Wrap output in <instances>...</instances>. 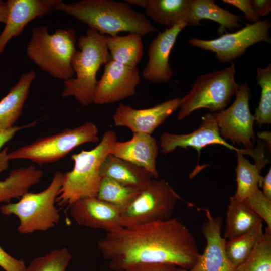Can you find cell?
I'll list each match as a JSON object with an SVG mask.
<instances>
[{"label": "cell", "mask_w": 271, "mask_h": 271, "mask_svg": "<svg viewBox=\"0 0 271 271\" xmlns=\"http://www.w3.org/2000/svg\"><path fill=\"white\" fill-rule=\"evenodd\" d=\"M97 246L114 271L144 263H168L189 270L200 255L193 235L176 218L107 232Z\"/></svg>", "instance_id": "1"}, {"label": "cell", "mask_w": 271, "mask_h": 271, "mask_svg": "<svg viewBox=\"0 0 271 271\" xmlns=\"http://www.w3.org/2000/svg\"><path fill=\"white\" fill-rule=\"evenodd\" d=\"M54 9L74 17L104 35L114 36L125 32L143 37L157 31L145 14L125 2L81 0L66 4L59 0Z\"/></svg>", "instance_id": "2"}, {"label": "cell", "mask_w": 271, "mask_h": 271, "mask_svg": "<svg viewBox=\"0 0 271 271\" xmlns=\"http://www.w3.org/2000/svg\"><path fill=\"white\" fill-rule=\"evenodd\" d=\"M106 38L91 28L78 38L79 50L75 52L71 61L76 77L64 81L62 97L73 96L84 106L93 103L97 72L111 59Z\"/></svg>", "instance_id": "3"}, {"label": "cell", "mask_w": 271, "mask_h": 271, "mask_svg": "<svg viewBox=\"0 0 271 271\" xmlns=\"http://www.w3.org/2000/svg\"><path fill=\"white\" fill-rule=\"evenodd\" d=\"M116 141V133L108 130L93 149L82 150L71 156L73 168L63 173V182L56 202L69 207L79 200L97 197L102 179L101 164Z\"/></svg>", "instance_id": "4"}, {"label": "cell", "mask_w": 271, "mask_h": 271, "mask_svg": "<svg viewBox=\"0 0 271 271\" xmlns=\"http://www.w3.org/2000/svg\"><path fill=\"white\" fill-rule=\"evenodd\" d=\"M47 26L32 30L26 54L42 71L64 81L73 78L72 57L76 51V32L73 28L57 29L49 34Z\"/></svg>", "instance_id": "5"}, {"label": "cell", "mask_w": 271, "mask_h": 271, "mask_svg": "<svg viewBox=\"0 0 271 271\" xmlns=\"http://www.w3.org/2000/svg\"><path fill=\"white\" fill-rule=\"evenodd\" d=\"M63 179V173L59 171L56 172L45 189L37 193L27 192L18 202L2 205L1 212L18 217L19 224L17 229L22 234L46 231L54 227L60 218L55 202L60 194Z\"/></svg>", "instance_id": "6"}, {"label": "cell", "mask_w": 271, "mask_h": 271, "mask_svg": "<svg viewBox=\"0 0 271 271\" xmlns=\"http://www.w3.org/2000/svg\"><path fill=\"white\" fill-rule=\"evenodd\" d=\"M235 74V66L232 62L223 70L199 76L188 93L180 98L178 119L182 120L200 108H207L211 112L223 110L239 87Z\"/></svg>", "instance_id": "7"}, {"label": "cell", "mask_w": 271, "mask_h": 271, "mask_svg": "<svg viewBox=\"0 0 271 271\" xmlns=\"http://www.w3.org/2000/svg\"><path fill=\"white\" fill-rule=\"evenodd\" d=\"M98 133V128L94 123L86 122L19 147L9 152L7 159L9 161L29 160L40 165L54 162L80 145L97 142Z\"/></svg>", "instance_id": "8"}, {"label": "cell", "mask_w": 271, "mask_h": 271, "mask_svg": "<svg viewBox=\"0 0 271 271\" xmlns=\"http://www.w3.org/2000/svg\"><path fill=\"white\" fill-rule=\"evenodd\" d=\"M181 199L165 180L153 178L121 210L120 225L128 227L169 219Z\"/></svg>", "instance_id": "9"}, {"label": "cell", "mask_w": 271, "mask_h": 271, "mask_svg": "<svg viewBox=\"0 0 271 271\" xmlns=\"http://www.w3.org/2000/svg\"><path fill=\"white\" fill-rule=\"evenodd\" d=\"M270 27L269 20H260L214 39L206 40L193 38L190 39L188 43L193 47L214 53L220 62H232L242 56L251 46L261 42L270 43Z\"/></svg>", "instance_id": "10"}, {"label": "cell", "mask_w": 271, "mask_h": 271, "mask_svg": "<svg viewBox=\"0 0 271 271\" xmlns=\"http://www.w3.org/2000/svg\"><path fill=\"white\" fill-rule=\"evenodd\" d=\"M236 97L226 109L214 113L219 132L224 140L252 149L255 142L254 118L250 112V90L246 83L239 85Z\"/></svg>", "instance_id": "11"}, {"label": "cell", "mask_w": 271, "mask_h": 271, "mask_svg": "<svg viewBox=\"0 0 271 271\" xmlns=\"http://www.w3.org/2000/svg\"><path fill=\"white\" fill-rule=\"evenodd\" d=\"M140 79L137 67L126 66L111 59L104 65L102 75L97 81L93 103H113L133 96Z\"/></svg>", "instance_id": "12"}, {"label": "cell", "mask_w": 271, "mask_h": 271, "mask_svg": "<svg viewBox=\"0 0 271 271\" xmlns=\"http://www.w3.org/2000/svg\"><path fill=\"white\" fill-rule=\"evenodd\" d=\"M220 145L226 148L246 154L254 158L256 154V149H238L229 144L221 136L213 113L205 114L198 128L188 134H175L164 132L160 136V147L163 154L173 152L177 148L188 147L200 150L210 145Z\"/></svg>", "instance_id": "13"}, {"label": "cell", "mask_w": 271, "mask_h": 271, "mask_svg": "<svg viewBox=\"0 0 271 271\" xmlns=\"http://www.w3.org/2000/svg\"><path fill=\"white\" fill-rule=\"evenodd\" d=\"M180 102L177 97L141 109L120 103L113 116L114 125L127 127L133 133L151 134L179 108Z\"/></svg>", "instance_id": "14"}, {"label": "cell", "mask_w": 271, "mask_h": 271, "mask_svg": "<svg viewBox=\"0 0 271 271\" xmlns=\"http://www.w3.org/2000/svg\"><path fill=\"white\" fill-rule=\"evenodd\" d=\"M205 212L207 220L202 227L206 245L193 266L188 271H237L227 256L225 240L221 236L223 219L213 216L208 209H202Z\"/></svg>", "instance_id": "15"}, {"label": "cell", "mask_w": 271, "mask_h": 271, "mask_svg": "<svg viewBox=\"0 0 271 271\" xmlns=\"http://www.w3.org/2000/svg\"><path fill=\"white\" fill-rule=\"evenodd\" d=\"M187 26L182 22L159 32L151 41L147 51L148 60L142 72L145 79L157 84L166 83L171 79L173 72L169 64V56L178 36Z\"/></svg>", "instance_id": "16"}, {"label": "cell", "mask_w": 271, "mask_h": 271, "mask_svg": "<svg viewBox=\"0 0 271 271\" xmlns=\"http://www.w3.org/2000/svg\"><path fill=\"white\" fill-rule=\"evenodd\" d=\"M69 207L72 218L80 225L107 232L122 227L120 223L121 210L97 197L79 200Z\"/></svg>", "instance_id": "17"}, {"label": "cell", "mask_w": 271, "mask_h": 271, "mask_svg": "<svg viewBox=\"0 0 271 271\" xmlns=\"http://www.w3.org/2000/svg\"><path fill=\"white\" fill-rule=\"evenodd\" d=\"M59 0H8L4 28L0 34V54L8 42L20 35L32 20L54 9Z\"/></svg>", "instance_id": "18"}, {"label": "cell", "mask_w": 271, "mask_h": 271, "mask_svg": "<svg viewBox=\"0 0 271 271\" xmlns=\"http://www.w3.org/2000/svg\"><path fill=\"white\" fill-rule=\"evenodd\" d=\"M157 140L143 133H133L132 138L127 141H115L110 154L142 167L155 179L159 177L156 167L158 153Z\"/></svg>", "instance_id": "19"}, {"label": "cell", "mask_w": 271, "mask_h": 271, "mask_svg": "<svg viewBox=\"0 0 271 271\" xmlns=\"http://www.w3.org/2000/svg\"><path fill=\"white\" fill-rule=\"evenodd\" d=\"M36 72L32 70L22 74L18 82L0 100V129L13 127L21 115Z\"/></svg>", "instance_id": "20"}, {"label": "cell", "mask_w": 271, "mask_h": 271, "mask_svg": "<svg viewBox=\"0 0 271 271\" xmlns=\"http://www.w3.org/2000/svg\"><path fill=\"white\" fill-rule=\"evenodd\" d=\"M102 177L121 184L143 189L154 178L145 169L128 161L108 154L100 167Z\"/></svg>", "instance_id": "21"}, {"label": "cell", "mask_w": 271, "mask_h": 271, "mask_svg": "<svg viewBox=\"0 0 271 271\" xmlns=\"http://www.w3.org/2000/svg\"><path fill=\"white\" fill-rule=\"evenodd\" d=\"M241 18L222 9L213 0H191L188 26H196L201 20L208 19L218 23V33L222 35L226 30H233L241 26Z\"/></svg>", "instance_id": "22"}, {"label": "cell", "mask_w": 271, "mask_h": 271, "mask_svg": "<svg viewBox=\"0 0 271 271\" xmlns=\"http://www.w3.org/2000/svg\"><path fill=\"white\" fill-rule=\"evenodd\" d=\"M43 176V171L32 165L12 170L7 178L0 180V203L20 198L38 183Z\"/></svg>", "instance_id": "23"}, {"label": "cell", "mask_w": 271, "mask_h": 271, "mask_svg": "<svg viewBox=\"0 0 271 271\" xmlns=\"http://www.w3.org/2000/svg\"><path fill=\"white\" fill-rule=\"evenodd\" d=\"M191 4V0H148L145 15L171 28L182 22L187 24Z\"/></svg>", "instance_id": "24"}, {"label": "cell", "mask_w": 271, "mask_h": 271, "mask_svg": "<svg viewBox=\"0 0 271 271\" xmlns=\"http://www.w3.org/2000/svg\"><path fill=\"white\" fill-rule=\"evenodd\" d=\"M106 45L111 59L122 64L137 67L142 58L144 46L139 34L107 36Z\"/></svg>", "instance_id": "25"}, {"label": "cell", "mask_w": 271, "mask_h": 271, "mask_svg": "<svg viewBox=\"0 0 271 271\" xmlns=\"http://www.w3.org/2000/svg\"><path fill=\"white\" fill-rule=\"evenodd\" d=\"M262 221L243 202L231 196L227 206L223 237L225 240L237 237Z\"/></svg>", "instance_id": "26"}, {"label": "cell", "mask_w": 271, "mask_h": 271, "mask_svg": "<svg viewBox=\"0 0 271 271\" xmlns=\"http://www.w3.org/2000/svg\"><path fill=\"white\" fill-rule=\"evenodd\" d=\"M236 154L237 189L233 196L242 202L261 187L263 177L261 171L265 164H251L241 153L236 152Z\"/></svg>", "instance_id": "27"}, {"label": "cell", "mask_w": 271, "mask_h": 271, "mask_svg": "<svg viewBox=\"0 0 271 271\" xmlns=\"http://www.w3.org/2000/svg\"><path fill=\"white\" fill-rule=\"evenodd\" d=\"M263 233L262 222H260L247 232L226 241L227 256L236 268L249 257Z\"/></svg>", "instance_id": "28"}, {"label": "cell", "mask_w": 271, "mask_h": 271, "mask_svg": "<svg viewBox=\"0 0 271 271\" xmlns=\"http://www.w3.org/2000/svg\"><path fill=\"white\" fill-rule=\"evenodd\" d=\"M141 189L102 177L97 197L122 210L136 198Z\"/></svg>", "instance_id": "29"}, {"label": "cell", "mask_w": 271, "mask_h": 271, "mask_svg": "<svg viewBox=\"0 0 271 271\" xmlns=\"http://www.w3.org/2000/svg\"><path fill=\"white\" fill-rule=\"evenodd\" d=\"M237 271H271V229L266 227L247 259Z\"/></svg>", "instance_id": "30"}, {"label": "cell", "mask_w": 271, "mask_h": 271, "mask_svg": "<svg viewBox=\"0 0 271 271\" xmlns=\"http://www.w3.org/2000/svg\"><path fill=\"white\" fill-rule=\"evenodd\" d=\"M257 84L261 88V95L257 108L253 115L259 127L271 123V65L265 68H258Z\"/></svg>", "instance_id": "31"}, {"label": "cell", "mask_w": 271, "mask_h": 271, "mask_svg": "<svg viewBox=\"0 0 271 271\" xmlns=\"http://www.w3.org/2000/svg\"><path fill=\"white\" fill-rule=\"evenodd\" d=\"M71 259L67 248L56 249L34 258L24 271H66Z\"/></svg>", "instance_id": "32"}, {"label": "cell", "mask_w": 271, "mask_h": 271, "mask_svg": "<svg viewBox=\"0 0 271 271\" xmlns=\"http://www.w3.org/2000/svg\"><path fill=\"white\" fill-rule=\"evenodd\" d=\"M242 202L265 222L266 227L271 229V200L259 188Z\"/></svg>", "instance_id": "33"}, {"label": "cell", "mask_w": 271, "mask_h": 271, "mask_svg": "<svg viewBox=\"0 0 271 271\" xmlns=\"http://www.w3.org/2000/svg\"><path fill=\"white\" fill-rule=\"evenodd\" d=\"M36 123V121H34L21 126H14L10 128L0 129V173L8 169L9 162L7 159V155L9 153L8 148H5L2 149V147L5 144L10 141L17 132L33 126L35 125Z\"/></svg>", "instance_id": "34"}, {"label": "cell", "mask_w": 271, "mask_h": 271, "mask_svg": "<svg viewBox=\"0 0 271 271\" xmlns=\"http://www.w3.org/2000/svg\"><path fill=\"white\" fill-rule=\"evenodd\" d=\"M0 267L5 271H24L26 265L22 259L13 257L0 246Z\"/></svg>", "instance_id": "35"}, {"label": "cell", "mask_w": 271, "mask_h": 271, "mask_svg": "<svg viewBox=\"0 0 271 271\" xmlns=\"http://www.w3.org/2000/svg\"><path fill=\"white\" fill-rule=\"evenodd\" d=\"M222 2L237 8L244 13L245 18L248 21L253 23L260 21L250 0H223Z\"/></svg>", "instance_id": "36"}, {"label": "cell", "mask_w": 271, "mask_h": 271, "mask_svg": "<svg viewBox=\"0 0 271 271\" xmlns=\"http://www.w3.org/2000/svg\"><path fill=\"white\" fill-rule=\"evenodd\" d=\"M177 266L164 263H144L127 267L124 271H177Z\"/></svg>", "instance_id": "37"}, {"label": "cell", "mask_w": 271, "mask_h": 271, "mask_svg": "<svg viewBox=\"0 0 271 271\" xmlns=\"http://www.w3.org/2000/svg\"><path fill=\"white\" fill-rule=\"evenodd\" d=\"M251 4L259 17L268 15L271 11V1L250 0Z\"/></svg>", "instance_id": "38"}, {"label": "cell", "mask_w": 271, "mask_h": 271, "mask_svg": "<svg viewBox=\"0 0 271 271\" xmlns=\"http://www.w3.org/2000/svg\"><path fill=\"white\" fill-rule=\"evenodd\" d=\"M261 187L262 193L269 199L271 200V168L263 176Z\"/></svg>", "instance_id": "39"}, {"label": "cell", "mask_w": 271, "mask_h": 271, "mask_svg": "<svg viewBox=\"0 0 271 271\" xmlns=\"http://www.w3.org/2000/svg\"><path fill=\"white\" fill-rule=\"evenodd\" d=\"M8 13V8L6 2L0 0V23L5 24Z\"/></svg>", "instance_id": "40"}, {"label": "cell", "mask_w": 271, "mask_h": 271, "mask_svg": "<svg viewBox=\"0 0 271 271\" xmlns=\"http://www.w3.org/2000/svg\"><path fill=\"white\" fill-rule=\"evenodd\" d=\"M124 2L130 6L131 5H135L145 9L147 6L148 0H126Z\"/></svg>", "instance_id": "41"}, {"label": "cell", "mask_w": 271, "mask_h": 271, "mask_svg": "<svg viewBox=\"0 0 271 271\" xmlns=\"http://www.w3.org/2000/svg\"><path fill=\"white\" fill-rule=\"evenodd\" d=\"M177 271H188V270L183 268L178 267Z\"/></svg>", "instance_id": "42"}]
</instances>
